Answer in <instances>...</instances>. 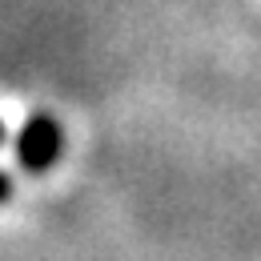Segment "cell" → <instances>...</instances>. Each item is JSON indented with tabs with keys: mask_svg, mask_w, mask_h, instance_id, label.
Returning a JSON list of instances; mask_svg holds the SVG:
<instances>
[{
	"mask_svg": "<svg viewBox=\"0 0 261 261\" xmlns=\"http://www.w3.org/2000/svg\"><path fill=\"white\" fill-rule=\"evenodd\" d=\"M4 189H8V185H4V181H0V197H4Z\"/></svg>",
	"mask_w": 261,
	"mask_h": 261,
	"instance_id": "6da1fadb",
	"label": "cell"
}]
</instances>
